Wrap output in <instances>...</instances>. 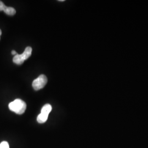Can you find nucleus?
I'll return each mask as SVG.
<instances>
[{"label": "nucleus", "mask_w": 148, "mask_h": 148, "mask_svg": "<svg viewBox=\"0 0 148 148\" xmlns=\"http://www.w3.org/2000/svg\"><path fill=\"white\" fill-rule=\"evenodd\" d=\"M9 109L11 111L16 114H23L27 109V104L23 101L20 99H16L9 104Z\"/></svg>", "instance_id": "nucleus-1"}, {"label": "nucleus", "mask_w": 148, "mask_h": 148, "mask_svg": "<svg viewBox=\"0 0 148 148\" xmlns=\"http://www.w3.org/2000/svg\"><path fill=\"white\" fill-rule=\"evenodd\" d=\"M32 53V48L28 46L27 47L24 52L21 54H16L14 56L13 59V62L18 65H21L24 63V62L29 58Z\"/></svg>", "instance_id": "nucleus-2"}, {"label": "nucleus", "mask_w": 148, "mask_h": 148, "mask_svg": "<svg viewBox=\"0 0 148 148\" xmlns=\"http://www.w3.org/2000/svg\"><path fill=\"white\" fill-rule=\"evenodd\" d=\"M47 83V78L44 75H41L32 82V87L36 90L42 89Z\"/></svg>", "instance_id": "nucleus-3"}, {"label": "nucleus", "mask_w": 148, "mask_h": 148, "mask_svg": "<svg viewBox=\"0 0 148 148\" xmlns=\"http://www.w3.org/2000/svg\"><path fill=\"white\" fill-rule=\"evenodd\" d=\"M52 106H51L49 104H47L46 105L43 106L42 109H41V114H43L44 115H46L47 116L49 115V114L52 111Z\"/></svg>", "instance_id": "nucleus-4"}, {"label": "nucleus", "mask_w": 148, "mask_h": 148, "mask_svg": "<svg viewBox=\"0 0 148 148\" xmlns=\"http://www.w3.org/2000/svg\"><path fill=\"white\" fill-rule=\"evenodd\" d=\"M48 117L46 115H44L43 114H40L37 117V121L40 123H43L47 120Z\"/></svg>", "instance_id": "nucleus-5"}, {"label": "nucleus", "mask_w": 148, "mask_h": 148, "mask_svg": "<svg viewBox=\"0 0 148 148\" xmlns=\"http://www.w3.org/2000/svg\"><path fill=\"white\" fill-rule=\"evenodd\" d=\"M3 11L5 14L9 16H13L16 13V10L11 7H6L5 10Z\"/></svg>", "instance_id": "nucleus-6"}, {"label": "nucleus", "mask_w": 148, "mask_h": 148, "mask_svg": "<svg viewBox=\"0 0 148 148\" xmlns=\"http://www.w3.org/2000/svg\"><path fill=\"white\" fill-rule=\"evenodd\" d=\"M0 148H10V146L8 142H2L0 144Z\"/></svg>", "instance_id": "nucleus-7"}, {"label": "nucleus", "mask_w": 148, "mask_h": 148, "mask_svg": "<svg viewBox=\"0 0 148 148\" xmlns=\"http://www.w3.org/2000/svg\"><path fill=\"white\" fill-rule=\"evenodd\" d=\"M6 5L3 3V2H2V1H0V11H4L6 8Z\"/></svg>", "instance_id": "nucleus-8"}, {"label": "nucleus", "mask_w": 148, "mask_h": 148, "mask_svg": "<svg viewBox=\"0 0 148 148\" xmlns=\"http://www.w3.org/2000/svg\"><path fill=\"white\" fill-rule=\"evenodd\" d=\"M12 55H14V56H16V55L17 54V53H16L15 51H12Z\"/></svg>", "instance_id": "nucleus-9"}, {"label": "nucleus", "mask_w": 148, "mask_h": 148, "mask_svg": "<svg viewBox=\"0 0 148 148\" xmlns=\"http://www.w3.org/2000/svg\"><path fill=\"white\" fill-rule=\"evenodd\" d=\"M1 34H2V31H1V29H0V36H1Z\"/></svg>", "instance_id": "nucleus-10"}, {"label": "nucleus", "mask_w": 148, "mask_h": 148, "mask_svg": "<svg viewBox=\"0 0 148 148\" xmlns=\"http://www.w3.org/2000/svg\"><path fill=\"white\" fill-rule=\"evenodd\" d=\"M59 1H60V2H63V1H64V0H59Z\"/></svg>", "instance_id": "nucleus-11"}]
</instances>
